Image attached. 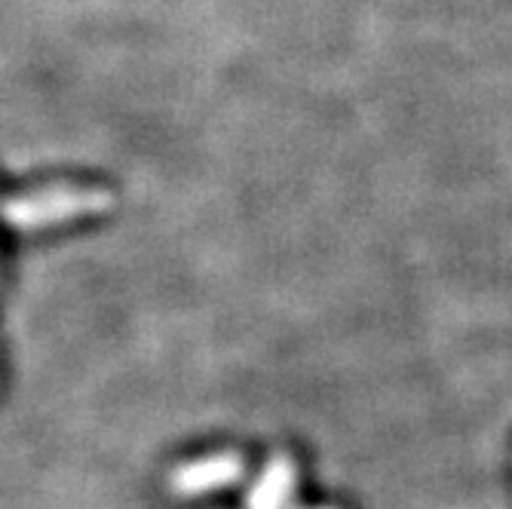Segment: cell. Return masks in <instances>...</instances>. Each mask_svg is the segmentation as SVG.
<instances>
[{
	"mask_svg": "<svg viewBox=\"0 0 512 509\" xmlns=\"http://www.w3.org/2000/svg\"><path fill=\"white\" fill-rule=\"evenodd\" d=\"M243 476V457L237 454H218V457H206L197 460V464L181 467L172 476V488L184 497H197L209 488H221L230 485L234 479Z\"/></svg>",
	"mask_w": 512,
	"mask_h": 509,
	"instance_id": "cell-1",
	"label": "cell"
},
{
	"mask_svg": "<svg viewBox=\"0 0 512 509\" xmlns=\"http://www.w3.org/2000/svg\"><path fill=\"white\" fill-rule=\"evenodd\" d=\"M295 491V464L292 457L279 454L264 470L261 482L249 494V509H283Z\"/></svg>",
	"mask_w": 512,
	"mask_h": 509,
	"instance_id": "cell-2",
	"label": "cell"
}]
</instances>
